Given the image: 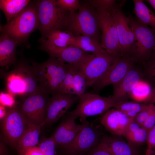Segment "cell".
<instances>
[{
  "mask_svg": "<svg viewBox=\"0 0 155 155\" xmlns=\"http://www.w3.org/2000/svg\"><path fill=\"white\" fill-rule=\"evenodd\" d=\"M64 30L75 37L88 36L98 42L101 38L97 13L87 3L81 4L77 12H69Z\"/></svg>",
  "mask_w": 155,
  "mask_h": 155,
  "instance_id": "6da1fadb",
  "label": "cell"
},
{
  "mask_svg": "<svg viewBox=\"0 0 155 155\" xmlns=\"http://www.w3.org/2000/svg\"><path fill=\"white\" fill-rule=\"evenodd\" d=\"M69 66V64L53 57L41 63H34L32 67L39 88L49 94L58 93Z\"/></svg>",
  "mask_w": 155,
  "mask_h": 155,
  "instance_id": "7a4b0ae2",
  "label": "cell"
},
{
  "mask_svg": "<svg viewBox=\"0 0 155 155\" xmlns=\"http://www.w3.org/2000/svg\"><path fill=\"white\" fill-rule=\"evenodd\" d=\"M39 20L36 4L30 2L17 16L0 26L11 38L21 44L26 41L30 34L38 29Z\"/></svg>",
  "mask_w": 155,
  "mask_h": 155,
  "instance_id": "3957f363",
  "label": "cell"
},
{
  "mask_svg": "<svg viewBox=\"0 0 155 155\" xmlns=\"http://www.w3.org/2000/svg\"><path fill=\"white\" fill-rule=\"evenodd\" d=\"M41 36L55 30H64L69 12L58 6L55 0L36 1Z\"/></svg>",
  "mask_w": 155,
  "mask_h": 155,
  "instance_id": "277c9868",
  "label": "cell"
},
{
  "mask_svg": "<svg viewBox=\"0 0 155 155\" xmlns=\"http://www.w3.org/2000/svg\"><path fill=\"white\" fill-rule=\"evenodd\" d=\"M7 81L9 92L13 95L24 97L39 89L32 67L24 63H20L9 73Z\"/></svg>",
  "mask_w": 155,
  "mask_h": 155,
  "instance_id": "5b68a950",
  "label": "cell"
},
{
  "mask_svg": "<svg viewBox=\"0 0 155 155\" xmlns=\"http://www.w3.org/2000/svg\"><path fill=\"white\" fill-rule=\"evenodd\" d=\"M128 18L135 38L133 57L136 62L144 63L151 57L155 44V31L131 15Z\"/></svg>",
  "mask_w": 155,
  "mask_h": 155,
  "instance_id": "8992f818",
  "label": "cell"
},
{
  "mask_svg": "<svg viewBox=\"0 0 155 155\" xmlns=\"http://www.w3.org/2000/svg\"><path fill=\"white\" fill-rule=\"evenodd\" d=\"M49 95L39 88L24 97L17 107L28 123L40 127L44 125Z\"/></svg>",
  "mask_w": 155,
  "mask_h": 155,
  "instance_id": "52a82bcc",
  "label": "cell"
},
{
  "mask_svg": "<svg viewBox=\"0 0 155 155\" xmlns=\"http://www.w3.org/2000/svg\"><path fill=\"white\" fill-rule=\"evenodd\" d=\"M118 102L112 97H105L98 95L86 93L79 96L78 103L73 111L68 113L76 119L80 117L82 121L86 118L101 114Z\"/></svg>",
  "mask_w": 155,
  "mask_h": 155,
  "instance_id": "ba28073f",
  "label": "cell"
},
{
  "mask_svg": "<svg viewBox=\"0 0 155 155\" xmlns=\"http://www.w3.org/2000/svg\"><path fill=\"white\" fill-rule=\"evenodd\" d=\"M117 57L106 51L97 55L89 54L77 66L84 75L87 86L94 85L107 71Z\"/></svg>",
  "mask_w": 155,
  "mask_h": 155,
  "instance_id": "9c48e42d",
  "label": "cell"
},
{
  "mask_svg": "<svg viewBox=\"0 0 155 155\" xmlns=\"http://www.w3.org/2000/svg\"><path fill=\"white\" fill-rule=\"evenodd\" d=\"M29 123L17 107L10 108L1 124V135L6 143L16 148Z\"/></svg>",
  "mask_w": 155,
  "mask_h": 155,
  "instance_id": "30bf717a",
  "label": "cell"
},
{
  "mask_svg": "<svg viewBox=\"0 0 155 155\" xmlns=\"http://www.w3.org/2000/svg\"><path fill=\"white\" fill-rule=\"evenodd\" d=\"M82 127L71 144L65 149L69 155H81L98 145L102 138L98 127H94L86 120L82 121Z\"/></svg>",
  "mask_w": 155,
  "mask_h": 155,
  "instance_id": "8fae6325",
  "label": "cell"
},
{
  "mask_svg": "<svg viewBox=\"0 0 155 155\" xmlns=\"http://www.w3.org/2000/svg\"><path fill=\"white\" fill-rule=\"evenodd\" d=\"M97 12L102 32V47L111 55L116 57L121 56L117 30L111 11Z\"/></svg>",
  "mask_w": 155,
  "mask_h": 155,
  "instance_id": "7c38bea8",
  "label": "cell"
},
{
  "mask_svg": "<svg viewBox=\"0 0 155 155\" xmlns=\"http://www.w3.org/2000/svg\"><path fill=\"white\" fill-rule=\"evenodd\" d=\"M120 5L117 4L111 11L117 29L121 51V56L133 57L135 38L128 17L124 15Z\"/></svg>",
  "mask_w": 155,
  "mask_h": 155,
  "instance_id": "4fadbf2b",
  "label": "cell"
},
{
  "mask_svg": "<svg viewBox=\"0 0 155 155\" xmlns=\"http://www.w3.org/2000/svg\"><path fill=\"white\" fill-rule=\"evenodd\" d=\"M136 62L132 57L118 56L105 74L94 84L97 90L109 85H114L120 82Z\"/></svg>",
  "mask_w": 155,
  "mask_h": 155,
  "instance_id": "5bb4252c",
  "label": "cell"
},
{
  "mask_svg": "<svg viewBox=\"0 0 155 155\" xmlns=\"http://www.w3.org/2000/svg\"><path fill=\"white\" fill-rule=\"evenodd\" d=\"M50 98L44 125H52L63 117L79 99V96L73 94L57 93Z\"/></svg>",
  "mask_w": 155,
  "mask_h": 155,
  "instance_id": "9a60e30c",
  "label": "cell"
},
{
  "mask_svg": "<svg viewBox=\"0 0 155 155\" xmlns=\"http://www.w3.org/2000/svg\"><path fill=\"white\" fill-rule=\"evenodd\" d=\"M76 119L68 113L64 117L51 136L56 147L65 149L73 141L82 126L76 123Z\"/></svg>",
  "mask_w": 155,
  "mask_h": 155,
  "instance_id": "2e32d148",
  "label": "cell"
},
{
  "mask_svg": "<svg viewBox=\"0 0 155 155\" xmlns=\"http://www.w3.org/2000/svg\"><path fill=\"white\" fill-rule=\"evenodd\" d=\"M75 37L67 31L53 30L38 40L40 50L48 53L64 49L73 44Z\"/></svg>",
  "mask_w": 155,
  "mask_h": 155,
  "instance_id": "e0dca14e",
  "label": "cell"
},
{
  "mask_svg": "<svg viewBox=\"0 0 155 155\" xmlns=\"http://www.w3.org/2000/svg\"><path fill=\"white\" fill-rule=\"evenodd\" d=\"M132 121L124 113L116 109L107 111L100 120L101 124L107 131L118 136H123Z\"/></svg>",
  "mask_w": 155,
  "mask_h": 155,
  "instance_id": "ac0fdd59",
  "label": "cell"
},
{
  "mask_svg": "<svg viewBox=\"0 0 155 155\" xmlns=\"http://www.w3.org/2000/svg\"><path fill=\"white\" fill-rule=\"evenodd\" d=\"M142 73L134 66L119 83L113 85L112 97L118 102L125 101L135 86L141 80Z\"/></svg>",
  "mask_w": 155,
  "mask_h": 155,
  "instance_id": "d6986e66",
  "label": "cell"
},
{
  "mask_svg": "<svg viewBox=\"0 0 155 155\" xmlns=\"http://www.w3.org/2000/svg\"><path fill=\"white\" fill-rule=\"evenodd\" d=\"M0 65L8 67L15 62L16 49L21 43L10 38L3 30L0 29Z\"/></svg>",
  "mask_w": 155,
  "mask_h": 155,
  "instance_id": "ffe728a7",
  "label": "cell"
},
{
  "mask_svg": "<svg viewBox=\"0 0 155 155\" xmlns=\"http://www.w3.org/2000/svg\"><path fill=\"white\" fill-rule=\"evenodd\" d=\"M48 54L50 57L59 59L65 63L76 67L89 54L73 44Z\"/></svg>",
  "mask_w": 155,
  "mask_h": 155,
  "instance_id": "44dd1931",
  "label": "cell"
},
{
  "mask_svg": "<svg viewBox=\"0 0 155 155\" xmlns=\"http://www.w3.org/2000/svg\"><path fill=\"white\" fill-rule=\"evenodd\" d=\"M100 142L105 146L113 155H137L134 147L117 137L104 136Z\"/></svg>",
  "mask_w": 155,
  "mask_h": 155,
  "instance_id": "7402d4cb",
  "label": "cell"
},
{
  "mask_svg": "<svg viewBox=\"0 0 155 155\" xmlns=\"http://www.w3.org/2000/svg\"><path fill=\"white\" fill-rule=\"evenodd\" d=\"M41 127L29 123L19 141L16 148L19 155H25L28 148L35 146L38 142Z\"/></svg>",
  "mask_w": 155,
  "mask_h": 155,
  "instance_id": "603a6c76",
  "label": "cell"
},
{
  "mask_svg": "<svg viewBox=\"0 0 155 155\" xmlns=\"http://www.w3.org/2000/svg\"><path fill=\"white\" fill-rule=\"evenodd\" d=\"M29 0H0V8L8 22L20 13L30 2Z\"/></svg>",
  "mask_w": 155,
  "mask_h": 155,
  "instance_id": "cb8c5ba5",
  "label": "cell"
},
{
  "mask_svg": "<svg viewBox=\"0 0 155 155\" xmlns=\"http://www.w3.org/2000/svg\"><path fill=\"white\" fill-rule=\"evenodd\" d=\"M134 12L137 20L141 23L150 26L155 31V13L152 11L141 0H133Z\"/></svg>",
  "mask_w": 155,
  "mask_h": 155,
  "instance_id": "d4e9b609",
  "label": "cell"
},
{
  "mask_svg": "<svg viewBox=\"0 0 155 155\" xmlns=\"http://www.w3.org/2000/svg\"><path fill=\"white\" fill-rule=\"evenodd\" d=\"M73 45L83 51L97 55L106 51L102 47L100 44L92 38L80 35L75 37Z\"/></svg>",
  "mask_w": 155,
  "mask_h": 155,
  "instance_id": "484cf974",
  "label": "cell"
},
{
  "mask_svg": "<svg viewBox=\"0 0 155 155\" xmlns=\"http://www.w3.org/2000/svg\"><path fill=\"white\" fill-rule=\"evenodd\" d=\"M152 90V88L149 83L141 80L135 85L129 95L137 102H147Z\"/></svg>",
  "mask_w": 155,
  "mask_h": 155,
  "instance_id": "4316f807",
  "label": "cell"
},
{
  "mask_svg": "<svg viewBox=\"0 0 155 155\" xmlns=\"http://www.w3.org/2000/svg\"><path fill=\"white\" fill-rule=\"evenodd\" d=\"M87 86L84 75L77 68L74 75L73 84L69 94L80 96L85 93Z\"/></svg>",
  "mask_w": 155,
  "mask_h": 155,
  "instance_id": "83f0119b",
  "label": "cell"
},
{
  "mask_svg": "<svg viewBox=\"0 0 155 155\" xmlns=\"http://www.w3.org/2000/svg\"><path fill=\"white\" fill-rule=\"evenodd\" d=\"M148 132V130L142 127L137 131L124 137L129 143L135 147L146 142Z\"/></svg>",
  "mask_w": 155,
  "mask_h": 155,
  "instance_id": "f1b7e54d",
  "label": "cell"
},
{
  "mask_svg": "<svg viewBox=\"0 0 155 155\" xmlns=\"http://www.w3.org/2000/svg\"><path fill=\"white\" fill-rule=\"evenodd\" d=\"M147 104L137 101H124L118 102L114 108L124 113L132 111L138 113L143 110Z\"/></svg>",
  "mask_w": 155,
  "mask_h": 155,
  "instance_id": "f546056e",
  "label": "cell"
},
{
  "mask_svg": "<svg viewBox=\"0 0 155 155\" xmlns=\"http://www.w3.org/2000/svg\"><path fill=\"white\" fill-rule=\"evenodd\" d=\"M77 68L76 66L70 65L68 71L59 88L58 93L69 94L73 84L74 75Z\"/></svg>",
  "mask_w": 155,
  "mask_h": 155,
  "instance_id": "4dcf8cb0",
  "label": "cell"
},
{
  "mask_svg": "<svg viewBox=\"0 0 155 155\" xmlns=\"http://www.w3.org/2000/svg\"><path fill=\"white\" fill-rule=\"evenodd\" d=\"M97 12L111 11L116 5V1L114 0H91L87 1Z\"/></svg>",
  "mask_w": 155,
  "mask_h": 155,
  "instance_id": "1f68e13d",
  "label": "cell"
},
{
  "mask_svg": "<svg viewBox=\"0 0 155 155\" xmlns=\"http://www.w3.org/2000/svg\"><path fill=\"white\" fill-rule=\"evenodd\" d=\"M56 146L53 137L43 138L39 144V147L44 155H55Z\"/></svg>",
  "mask_w": 155,
  "mask_h": 155,
  "instance_id": "d6a6232c",
  "label": "cell"
},
{
  "mask_svg": "<svg viewBox=\"0 0 155 155\" xmlns=\"http://www.w3.org/2000/svg\"><path fill=\"white\" fill-rule=\"evenodd\" d=\"M56 2L61 9L70 12H75L80 7L81 4L78 0H57Z\"/></svg>",
  "mask_w": 155,
  "mask_h": 155,
  "instance_id": "836d02e7",
  "label": "cell"
},
{
  "mask_svg": "<svg viewBox=\"0 0 155 155\" xmlns=\"http://www.w3.org/2000/svg\"><path fill=\"white\" fill-rule=\"evenodd\" d=\"M145 155H153L155 150V125L148 130Z\"/></svg>",
  "mask_w": 155,
  "mask_h": 155,
  "instance_id": "e575fe53",
  "label": "cell"
},
{
  "mask_svg": "<svg viewBox=\"0 0 155 155\" xmlns=\"http://www.w3.org/2000/svg\"><path fill=\"white\" fill-rule=\"evenodd\" d=\"M151 106V103L148 104L143 110L137 114L134 120V121L142 127L150 113Z\"/></svg>",
  "mask_w": 155,
  "mask_h": 155,
  "instance_id": "d590c367",
  "label": "cell"
},
{
  "mask_svg": "<svg viewBox=\"0 0 155 155\" xmlns=\"http://www.w3.org/2000/svg\"><path fill=\"white\" fill-rule=\"evenodd\" d=\"M0 105L9 108L14 106L15 100L13 95L10 93L1 92L0 95Z\"/></svg>",
  "mask_w": 155,
  "mask_h": 155,
  "instance_id": "8d00e7d4",
  "label": "cell"
},
{
  "mask_svg": "<svg viewBox=\"0 0 155 155\" xmlns=\"http://www.w3.org/2000/svg\"><path fill=\"white\" fill-rule=\"evenodd\" d=\"M146 73L148 77L155 83V58H151L146 64Z\"/></svg>",
  "mask_w": 155,
  "mask_h": 155,
  "instance_id": "74e56055",
  "label": "cell"
},
{
  "mask_svg": "<svg viewBox=\"0 0 155 155\" xmlns=\"http://www.w3.org/2000/svg\"><path fill=\"white\" fill-rule=\"evenodd\" d=\"M88 155H113L109 150L100 142L90 150Z\"/></svg>",
  "mask_w": 155,
  "mask_h": 155,
  "instance_id": "f35d334b",
  "label": "cell"
},
{
  "mask_svg": "<svg viewBox=\"0 0 155 155\" xmlns=\"http://www.w3.org/2000/svg\"><path fill=\"white\" fill-rule=\"evenodd\" d=\"M151 104L150 113L142 126L148 131L155 125V105Z\"/></svg>",
  "mask_w": 155,
  "mask_h": 155,
  "instance_id": "ab89813d",
  "label": "cell"
},
{
  "mask_svg": "<svg viewBox=\"0 0 155 155\" xmlns=\"http://www.w3.org/2000/svg\"><path fill=\"white\" fill-rule=\"evenodd\" d=\"M25 155H44L39 147L35 146L30 147L26 151Z\"/></svg>",
  "mask_w": 155,
  "mask_h": 155,
  "instance_id": "60d3db41",
  "label": "cell"
},
{
  "mask_svg": "<svg viewBox=\"0 0 155 155\" xmlns=\"http://www.w3.org/2000/svg\"><path fill=\"white\" fill-rule=\"evenodd\" d=\"M147 102L148 104L152 103L155 104V87L152 88L151 95Z\"/></svg>",
  "mask_w": 155,
  "mask_h": 155,
  "instance_id": "b9f144b4",
  "label": "cell"
},
{
  "mask_svg": "<svg viewBox=\"0 0 155 155\" xmlns=\"http://www.w3.org/2000/svg\"><path fill=\"white\" fill-rule=\"evenodd\" d=\"M127 116L132 121H134L137 114L134 111H130L125 113Z\"/></svg>",
  "mask_w": 155,
  "mask_h": 155,
  "instance_id": "7bdbcfd3",
  "label": "cell"
},
{
  "mask_svg": "<svg viewBox=\"0 0 155 155\" xmlns=\"http://www.w3.org/2000/svg\"><path fill=\"white\" fill-rule=\"evenodd\" d=\"M7 111L4 106L0 105V118L3 119L5 116Z\"/></svg>",
  "mask_w": 155,
  "mask_h": 155,
  "instance_id": "ee69618b",
  "label": "cell"
},
{
  "mask_svg": "<svg viewBox=\"0 0 155 155\" xmlns=\"http://www.w3.org/2000/svg\"><path fill=\"white\" fill-rule=\"evenodd\" d=\"M146 1L149 3L155 10V0H147Z\"/></svg>",
  "mask_w": 155,
  "mask_h": 155,
  "instance_id": "f6af8a7d",
  "label": "cell"
},
{
  "mask_svg": "<svg viewBox=\"0 0 155 155\" xmlns=\"http://www.w3.org/2000/svg\"><path fill=\"white\" fill-rule=\"evenodd\" d=\"M151 58H155V44Z\"/></svg>",
  "mask_w": 155,
  "mask_h": 155,
  "instance_id": "bcb514c9",
  "label": "cell"
},
{
  "mask_svg": "<svg viewBox=\"0 0 155 155\" xmlns=\"http://www.w3.org/2000/svg\"><path fill=\"white\" fill-rule=\"evenodd\" d=\"M153 155H155V151L154 152Z\"/></svg>",
  "mask_w": 155,
  "mask_h": 155,
  "instance_id": "7dc6e473",
  "label": "cell"
},
{
  "mask_svg": "<svg viewBox=\"0 0 155 155\" xmlns=\"http://www.w3.org/2000/svg\"><path fill=\"white\" fill-rule=\"evenodd\" d=\"M155 105V104H154Z\"/></svg>",
  "mask_w": 155,
  "mask_h": 155,
  "instance_id": "c3c4849f",
  "label": "cell"
}]
</instances>
